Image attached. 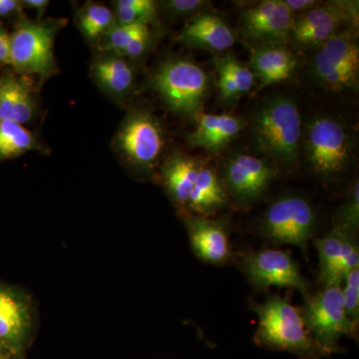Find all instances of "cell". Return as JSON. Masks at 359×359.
Instances as JSON below:
<instances>
[{
  "instance_id": "obj_1",
  "label": "cell",
  "mask_w": 359,
  "mask_h": 359,
  "mask_svg": "<svg viewBox=\"0 0 359 359\" xmlns=\"http://www.w3.org/2000/svg\"><path fill=\"white\" fill-rule=\"evenodd\" d=\"M259 318L255 341L259 346L287 351L301 358L318 359L325 356L311 339L302 313L287 299L271 297L252 306Z\"/></svg>"
},
{
  "instance_id": "obj_2",
  "label": "cell",
  "mask_w": 359,
  "mask_h": 359,
  "mask_svg": "<svg viewBox=\"0 0 359 359\" xmlns=\"http://www.w3.org/2000/svg\"><path fill=\"white\" fill-rule=\"evenodd\" d=\"M254 134L259 150L280 165L292 167L299 157L302 119L292 99L275 97L257 110Z\"/></svg>"
},
{
  "instance_id": "obj_3",
  "label": "cell",
  "mask_w": 359,
  "mask_h": 359,
  "mask_svg": "<svg viewBox=\"0 0 359 359\" xmlns=\"http://www.w3.org/2000/svg\"><path fill=\"white\" fill-rule=\"evenodd\" d=\"M152 84L170 110L196 116L201 112L207 92L208 76L193 61L171 58L156 70Z\"/></svg>"
},
{
  "instance_id": "obj_4",
  "label": "cell",
  "mask_w": 359,
  "mask_h": 359,
  "mask_svg": "<svg viewBox=\"0 0 359 359\" xmlns=\"http://www.w3.org/2000/svg\"><path fill=\"white\" fill-rule=\"evenodd\" d=\"M58 25L21 18L11 33V65L18 74L44 79L56 71L54 37Z\"/></svg>"
},
{
  "instance_id": "obj_5",
  "label": "cell",
  "mask_w": 359,
  "mask_h": 359,
  "mask_svg": "<svg viewBox=\"0 0 359 359\" xmlns=\"http://www.w3.org/2000/svg\"><path fill=\"white\" fill-rule=\"evenodd\" d=\"M301 313L309 335L325 355L339 351L344 335L355 332L356 325L346 316L341 287H325L314 297L309 295Z\"/></svg>"
},
{
  "instance_id": "obj_6",
  "label": "cell",
  "mask_w": 359,
  "mask_h": 359,
  "mask_svg": "<svg viewBox=\"0 0 359 359\" xmlns=\"http://www.w3.org/2000/svg\"><path fill=\"white\" fill-rule=\"evenodd\" d=\"M316 79L330 91L355 89L359 79V47L349 30H342L321 44L313 61Z\"/></svg>"
},
{
  "instance_id": "obj_7",
  "label": "cell",
  "mask_w": 359,
  "mask_h": 359,
  "mask_svg": "<svg viewBox=\"0 0 359 359\" xmlns=\"http://www.w3.org/2000/svg\"><path fill=\"white\" fill-rule=\"evenodd\" d=\"M309 166L323 178L337 176L351 162V146L341 124L330 118L311 122L306 140Z\"/></svg>"
},
{
  "instance_id": "obj_8",
  "label": "cell",
  "mask_w": 359,
  "mask_h": 359,
  "mask_svg": "<svg viewBox=\"0 0 359 359\" xmlns=\"http://www.w3.org/2000/svg\"><path fill=\"white\" fill-rule=\"evenodd\" d=\"M316 216L311 204L299 196L276 201L264 215L262 231L276 244L292 245L306 250L313 236Z\"/></svg>"
},
{
  "instance_id": "obj_9",
  "label": "cell",
  "mask_w": 359,
  "mask_h": 359,
  "mask_svg": "<svg viewBox=\"0 0 359 359\" xmlns=\"http://www.w3.org/2000/svg\"><path fill=\"white\" fill-rule=\"evenodd\" d=\"M115 142L125 159L139 169L149 170L164 150V132L154 116L139 111L125 120Z\"/></svg>"
},
{
  "instance_id": "obj_10",
  "label": "cell",
  "mask_w": 359,
  "mask_h": 359,
  "mask_svg": "<svg viewBox=\"0 0 359 359\" xmlns=\"http://www.w3.org/2000/svg\"><path fill=\"white\" fill-rule=\"evenodd\" d=\"M358 4L332 2L316 6L294 20L290 37L304 47H320L346 22H358Z\"/></svg>"
},
{
  "instance_id": "obj_11",
  "label": "cell",
  "mask_w": 359,
  "mask_h": 359,
  "mask_svg": "<svg viewBox=\"0 0 359 359\" xmlns=\"http://www.w3.org/2000/svg\"><path fill=\"white\" fill-rule=\"evenodd\" d=\"M244 271L250 282L259 289L290 287L309 297L297 262L285 250L266 249L254 252L245 259Z\"/></svg>"
},
{
  "instance_id": "obj_12",
  "label": "cell",
  "mask_w": 359,
  "mask_h": 359,
  "mask_svg": "<svg viewBox=\"0 0 359 359\" xmlns=\"http://www.w3.org/2000/svg\"><path fill=\"white\" fill-rule=\"evenodd\" d=\"M275 172L266 160L247 154L235 155L224 168V182L233 197L242 202H252L268 189Z\"/></svg>"
},
{
  "instance_id": "obj_13",
  "label": "cell",
  "mask_w": 359,
  "mask_h": 359,
  "mask_svg": "<svg viewBox=\"0 0 359 359\" xmlns=\"http://www.w3.org/2000/svg\"><path fill=\"white\" fill-rule=\"evenodd\" d=\"M294 22V13L283 0H266L242 15L243 32L247 37L269 43L290 36Z\"/></svg>"
},
{
  "instance_id": "obj_14",
  "label": "cell",
  "mask_w": 359,
  "mask_h": 359,
  "mask_svg": "<svg viewBox=\"0 0 359 359\" xmlns=\"http://www.w3.org/2000/svg\"><path fill=\"white\" fill-rule=\"evenodd\" d=\"M32 83L28 76L15 72L0 75V120L23 125L35 113Z\"/></svg>"
},
{
  "instance_id": "obj_15",
  "label": "cell",
  "mask_w": 359,
  "mask_h": 359,
  "mask_svg": "<svg viewBox=\"0 0 359 359\" xmlns=\"http://www.w3.org/2000/svg\"><path fill=\"white\" fill-rule=\"evenodd\" d=\"M179 39L187 46L214 52L228 50L235 42L231 28L214 13L194 16L184 26Z\"/></svg>"
},
{
  "instance_id": "obj_16",
  "label": "cell",
  "mask_w": 359,
  "mask_h": 359,
  "mask_svg": "<svg viewBox=\"0 0 359 359\" xmlns=\"http://www.w3.org/2000/svg\"><path fill=\"white\" fill-rule=\"evenodd\" d=\"M195 118L196 129L189 135L188 142L211 153L223 150L245 126L241 118L231 114H208L201 111Z\"/></svg>"
},
{
  "instance_id": "obj_17",
  "label": "cell",
  "mask_w": 359,
  "mask_h": 359,
  "mask_svg": "<svg viewBox=\"0 0 359 359\" xmlns=\"http://www.w3.org/2000/svg\"><path fill=\"white\" fill-rule=\"evenodd\" d=\"M188 231L194 252L203 261L219 264L230 257L229 236L219 222L207 217H192L188 219Z\"/></svg>"
},
{
  "instance_id": "obj_18",
  "label": "cell",
  "mask_w": 359,
  "mask_h": 359,
  "mask_svg": "<svg viewBox=\"0 0 359 359\" xmlns=\"http://www.w3.org/2000/svg\"><path fill=\"white\" fill-rule=\"evenodd\" d=\"M29 325L25 301L7 287L0 285V348L20 353Z\"/></svg>"
},
{
  "instance_id": "obj_19",
  "label": "cell",
  "mask_w": 359,
  "mask_h": 359,
  "mask_svg": "<svg viewBox=\"0 0 359 359\" xmlns=\"http://www.w3.org/2000/svg\"><path fill=\"white\" fill-rule=\"evenodd\" d=\"M297 63V58L287 49L276 45H263L252 51L250 70L263 86H269L287 79L295 70Z\"/></svg>"
},
{
  "instance_id": "obj_20",
  "label": "cell",
  "mask_w": 359,
  "mask_h": 359,
  "mask_svg": "<svg viewBox=\"0 0 359 359\" xmlns=\"http://www.w3.org/2000/svg\"><path fill=\"white\" fill-rule=\"evenodd\" d=\"M91 75L99 87L115 97L126 95L134 85L133 69L118 54L111 53L97 59L92 65Z\"/></svg>"
},
{
  "instance_id": "obj_21",
  "label": "cell",
  "mask_w": 359,
  "mask_h": 359,
  "mask_svg": "<svg viewBox=\"0 0 359 359\" xmlns=\"http://www.w3.org/2000/svg\"><path fill=\"white\" fill-rule=\"evenodd\" d=\"M202 165L184 155H174L163 168V176L170 195L180 205H188L189 197Z\"/></svg>"
},
{
  "instance_id": "obj_22",
  "label": "cell",
  "mask_w": 359,
  "mask_h": 359,
  "mask_svg": "<svg viewBox=\"0 0 359 359\" xmlns=\"http://www.w3.org/2000/svg\"><path fill=\"white\" fill-rule=\"evenodd\" d=\"M226 196L215 172L208 168H201L192 192L189 197L188 207L198 214L208 217L226 204Z\"/></svg>"
},
{
  "instance_id": "obj_23",
  "label": "cell",
  "mask_w": 359,
  "mask_h": 359,
  "mask_svg": "<svg viewBox=\"0 0 359 359\" xmlns=\"http://www.w3.org/2000/svg\"><path fill=\"white\" fill-rule=\"evenodd\" d=\"M344 237V233L334 229L325 237L314 241L320 259V278L325 287H341L339 264Z\"/></svg>"
},
{
  "instance_id": "obj_24",
  "label": "cell",
  "mask_w": 359,
  "mask_h": 359,
  "mask_svg": "<svg viewBox=\"0 0 359 359\" xmlns=\"http://www.w3.org/2000/svg\"><path fill=\"white\" fill-rule=\"evenodd\" d=\"M29 130L13 121L0 120V161L13 159L36 147Z\"/></svg>"
},
{
  "instance_id": "obj_25",
  "label": "cell",
  "mask_w": 359,
  "mask_h": 359,
  "mask_svg": "<svg viewBox=\"0 0 359 359\" xmlns=\"http://www.w3.org/2000/svg\"><path fill=\"white\" fill-rule=\"evenodd\" d=\"M115 25L114 13L102 4H87L79 15L80 29L89 40L102 39Z\"/></svg>"
},
{
  "instance_id": "obj_26",
  "label": "cell",
  "mask_w": 359,
  "mask_h": 359,
  "mask_svg": "<svg viewBox=\"0 0 359 359\" xmlns=\"http://www.w3.org/2000/svg\"><path fill=\"white\" fill-rule=\"evenodd\" d=\"M158 4L153 0H119L115 2L117 25H135L155 21Z\"/></svg>"
},
{
  "instance_id": "obj_27",
  "label": "cell",
  "mask_w": 359,
  "mask_h": 359,
  "mask_svg": "<svg viewBox=\"0 0 359 359\" xmlns=\"http://www.w3.org/2000/svg\"><path fill=\"white\" fill-rule=\"evenodd\" d=\"M147 23H135V25H117L111 28L109 32L101 39L102 44L101 48L106 52L121 55L122 52L126 49L135 37L142 32L147 29Z\"/></svg>"
},
{
  "instance_id": "obj_28",
  "label": "cell",
  "mask_w": 359,
  "mask_h": 359,
  "mask_svg": "<svg viewBox=\"0 0 359 359\" xmlns=\"http://www.w3.org/2000/svg\"><path fill=\"white\" fill-rule=\"evenodd\" d=\"M359 224V185L358 182L354 184L346 201L340 208L337 226L335 229L344 235L353 237L358 231Z\"/></svg>"
},
{
  "instance_id": "obj_29",
  "label": "cell",
  "mask_w": 359,
  "mask_h": 359,
  "mask_svg": "<svg viewBox=\"0 0 359 359\" xmlns=\"http://www.w3.org/2000/svg\"><path fill=\"white\" fill-rule=\"evenodd\" d=\"M218 62L228 71L233 83L237 87L240 96L247 94L252 88L255 85V75L248 66L243 65L231 55L218 59Z\"/></svg>"
},
{
  "instance_id": "obj_30",
  "label": "cell",
  "mask_w": 359,
  "mask_h": 359,
  "mask_svg": "<svg viewBox=\"0 0 359 359\" xmlns=\"http://www.w3.org/2000/svg\"><path fill=\"white\" fill-rule=\"evenodd\" d=\"M344 287H342L344 308L347 318L354 325H358L359 316V268L353 269L347 275L344 280Z\"/></svg>"
},
{
  "instance_id": "obj_31",
  "label": "cell",
  "mask_w": 359,
  "mask_h": 359,
  "mask_svg": "<svg viewBox=\"0 0 359 359\" xmlns=\"http://www.w3.org/2000/svg\"><path fill=\"white\" fill-rule=\"evenodd\" d=\"M359 268L358 247L351 236L346 235L342 243L341 254L339 257V273L344 283L347 275L353 269Z\"/></svg>"
},
{
  "instance_id": "obj_32",
  "label": "cell",
  "mask_w": 359,
  "mask_h": 359,
  "mask_svg": "<svg viewBox=\"0 0 359 359\" xmlns=\"http://www.w3.org/2000/svg\"><path fill=\"white\" fill-rule=\"evenodd\" d=\"M207 1L203 0H168L162 2L161 6L169 15L182 18L202 11V8L207 6Z\"/></svg>"
},
{
  "instance_id": "obj_33",
  "label": "cell",
  "mask_w": 359,
  "mask_h": 359,
  "mask_svg": "<svg viewBox=\"0 0 359 359\" xmlns=\"http://www.w3.org/2000/svg\"><path fill=\"white\" fill-rule=\"evenodd\" d=\"M150 28L148 27L147 29L144 30L135 37L133 41L126 47L120 56L132 59L140 57L147 50L149 44H150Z\"/></svg>"
},
{
  "instance_id": "obj_34",
  "label": "cell",
  "mask_w": 359,
  "mask_h": 359,
  "mask_svg": "<svg viewBox=\"0 0 359 359\" xmlns=\"http://www.w3.org/2000/svg\"><path fill=\"white\" fill-rule=\"evenodd\" d=\"M217 69L219 72V88L221 92L222 98L224 100H231L240 97L237 87L233 83V79L229 74L228 71L219 62H217Z\"/></svg>"
},
{
  "instance_id": "obj_35",
  "label": "cell",
  "mask_w": 359,
  "mask_h": 359,
  "mask_svg": "<svg viewBox=\"0 0 359 359\" xmlns=\"http://www.w3.org/2000/svg\"><path fill=\"white\" fill-rule=\"evenodd\" d=\"M11 65V34L0 25V66Z\"/></svg>"
},
{
  "instance_id": "obj_36",
  "label": "cell",
  "mask_w": 359,
  "mask_h": 359,
  "mask_svg": "<svg viewBox=\"0 0 359 359\" xmlns=\"http://www.w3.org/2000/svg\"><path fill=\"white\" fill-rule=\"evenodd\" d=\"M22 8L21 1L18 0H0V18L14 15L20 13Z\"/></svg>"
},
{
  "instance_id": "obj_37",
  "label": "cell",
  "mask_w": 359,
  "mask_h": 359,
  "mask_svg": "<svg viewBox=\"0 0 359 359\" xmlns=\"http://www.w3.org/2000/svg\"><path fill=\"white\" fill-rule=\"evenodd\" d=\"M285 4L289 7L292 13H304L309 9L313 8L318 6V2L314 0H285Z\"/></svg>"
},
{
  "instance_id": "obj_38",
  "label": "cell",
  "mask_w": 359,
  "mask_h": 359,
  "mask_svg": "<svg viewBox=\"0 0 359 359\" xmlns=\"http://www.w3.org/2000/svg\"><path fill=\"white\" fill-rule=\"evenodd\" d=\"M49 4L50 2L48 0H25V1H21L22 7H27V8L39 11V13H43Z\"/></svg>"
}]
</instances>
